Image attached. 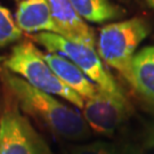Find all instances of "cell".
I'll use <instances>...</instances> for the list:
<instances>
[{
  "instance_id": "1",
  "label": "cell",
  "mask_w": 154,
  "mask_h": 154,
  "mask_svg": "<svg viewBox=\"0 0 154 154\" xmlns=\"http://www.w3.org/2000/svg\"><path fill=\"white\" fill-rule=\"evenodd\" d=\"M20 109L38 119L56 136L67 140H83L90 134L82 114L61 103L51 95L32 87L22 78L7 69L1 74Z\"/></svg>"
},
{
  "instance_id": "2",
  "label": "cell",
  "mask_w": 154,
  "mask_h": 154,
  "mask_svg": "<svg viewBox=\"0 0 154 154\" xmlns=\"http://www.w3.org/2000/svg\"><path fill=\"white\" fill-rule=\"evenodd\" d=\"M149 34V23L140 17L111 23L99 31L97 53L105 64L116 70L131 86L132 60L138 46Z\"/></svg>"
},
{
  "instance_id": "3",
  "label": "cell",
  "mask_w": 154,
  "mask_h": 154,
  "mask_svg": "<svg viewBox=\"0 0 154 154\" xmlns=\"http://www.w3.org/2000/svg\"><path fill=\"white\" fill-rule=\"evenodd\" d=\"M6 69L30 83L32 87L49 95L66 99L78 109L83 107L82 97L66 87L30 41H23L13 47L11 54L5 62Z\"/></svg>"
},
{
  "instance_id": "4",
  "label": "cell",
  "mask_w": 154,
  "mask_h": 154,
  "mask_svg": "<svg viewBox=\"0 0 154 154\" xmlns=\"http://www.w3.org/2000/svg\"><path fill=\"white\" fill-rule=\"evenodd\" d=\"M32 40L44 46L49 53H56L66 57L79 67L99 88L113 96L126 98L125 94L113 75L107 71L98 53L94 47L80 42H73L66 38L54 33L41 32L32 34Z\"/></svg>"
},
{
  "instance_id": "5",
  "label": "cell",
  "mask_w": 154,
  "mask_h": 154,
  "mask_svg": "<svg viewBox=\"0 0 154 154\" xmlns=\"http://www.w3.org/2000/svg\"><path fill=\"white\" fill-rule=\"evenodd\" d=\"M0 154H50L48 146L15 107L0 116Z\"/></svg>"
},
{
  "instance_id": "6",
  "label": "cell",
  "mask_w": 154,
  "mask_h": 154,
  "mask_svg": "<svg viewBox=\"0 0 154 154\" xmlns=\"http://www.w3.org/2000/svg\"><path fill=\"white\" fill-rule=\"evenodd\" d=\"M82 118L89 129L102 135H111L127 119L129 103L127 98L111 95L102 88L85 99Z\"/></svg>"
},
{
  "instance_id": "7",
  "label": "cell",
  "mask_w": 154,
  "mask_h": 154,
  "mask_svg": "<svg viewBox=\"0 0 154 154\" xmlns=\"http://www.w3.org/2000/svg\"><path fill=\"white\" fill-rule=\"evenodd\" d=\"M15 22L22 32H48L64 37L61 28L55 22L47 0H23L18 5Z\"/></svg>"
},
{
  "instance_id": "8",
  "label": "cell",
  "mask_w": 154,
  "mask_h": 154,
  "mask_svg": "<svg viewBox=\"0 0 154 154\" xmlns=\"http://www.w3.org/2000/svg\"><path fill=\"white\" fill-rule=\"evenodd\" d=\"M53 17L64 33V38L73 42L87 45L95 48V31L86 24L72 7L70 0H47Z\"/></svg>"
},
{
  "instance_id": "9",
  "label": "cell",
  "mask_w": 154,
  "mask_h": 154,
  "mask_svg": "<svg viewBox=\"0 0 154 154\" xmlns=\"http://www.w3.org/2000/svg\"><path fill=\"white\" fill-rule=\"evenodd\" d=\"M42 57L62 82L82 97L83 100L97 91L98 86L66 57L56 53L42 54Z\"/></svg>"
},
{
  "instance_id": "10",
  "label": "cell",
  "mask_w": 154,
  "mask_h": 154,
  "mask_svg": "<svg viewBox=\"0 0 154 154\" xmlns=\"http://www.w3.org/2000/svg\"><path fill=\"white\" fill-rule=\"evenodd\" d=\"M131 87L154 104V46L136 53L131 63Z\"/></svg>"
},
{
  "instance_id": "11",
  "label": "cell",
  "mask_w": 154,
  "mask_h": 154,
  "mask_svg": "<svg viewBox=\"0 0 154 154\" xmlns=\"http://www.w3.org/2000/svg\"><path fill=\"white\" fill-rule=\"evenodd\" d=\"M78 15L88 22L103 23L125 16L123 8L110 0H70Z\"/></svg>"
},
{
  "instance_id": "12",
  "label": "cell",
  "mask_w": 154,
  "mask_h": 154,
  "mask_svg": "<svg viewBox=\"0 0 154 154\" xmlns=\"http://www.w3.org/2000/svg\"><path fill=\"white\" fill-rule=\"evenodd\" d=\"M22 34L11 11L0 5V48L20 40Z\"/></svg>"
},
{
  "instance_id": "13",
  "label": "cell",
  "mask_w": 154,
  "mask_h": 154,
  "mask_svg": "<svg viewBox=\"0 0 154 154\" xmlns=\"http://www.w3.org/2000/svg\"><path fill=\"white\" fill-rule=\"evenodd\" d=\"M72 154H126L122 153L116 145L105 142H94V143L78 145L72 149Z\"/></svg>"
},
{
  "instance_id": "14",
  "label": "cell",
  "mask_w": 154,
  "mask_h": 154,
  "mask_svg": "<svg viewBox=\"0 0 154 154\" xmlns=\"http://www.w3.org/2000/svg\"><path fill=\"white\" fill-rule=\"evenodd\" d=\"M146 2L149 5V7H152L154 9V0H146Z\"/></svg>"
}]
</instances>
